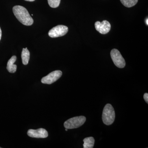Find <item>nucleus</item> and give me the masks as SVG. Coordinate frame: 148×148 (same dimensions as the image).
Wrapping results in <instances>:
<instances>
[{"mask_svg": "<svg viewBox=\"0 0 148 148\" xmlns=\"http://www.w3.org/2000/svg\"><path fill=\"white\" fill-rule=\"evenodd\" d=\"M13 12L16 18L24 25L31 26L34 23V19L30 16L27 9L24 7L14 6L13 8Z\"/></svg>", "mask_w": 148, "mask_h": 148, "instance_id": "nucleus-1", "label": "nucleus"}, {"mask_svg": "<svg viewBox=\"0 0 148 148\" xmlns=\"http://www.w3.org/2000/svg\"><path fill=\"white\" fill-rule=\"evenodd\" d=\"M115 118L114 110L112 106L107 104L103 109L102 119L103 123L107 125H110L113 123Z\"/></svg>", "mask_w": 148, "mask_h": 148, "instance_id": "nucleus-2", "label": "nucleus"}, {"mask_svg": "<svg viewBox=\"0 0 148 148\" xmlns=\"http://www.w3.org/2000/svg\"><path fill=\"white\" fill-rule=\"evenodd\" d=\"M86 121V118L82 116L74 117L64 122V127L68 129L78 128L84 124Z\"/></svg>", "mask_w": 148, "mask_h": 148, "instance_id": "nucleus-3", "label": "nucleus"}, {"mask_svg": "<svg viewBox=\"0 0 148 148\" xmlns=\"http://www.w3.org/2000/svg\"><path fill=\"white\" fill-rule=\"evenodd\" d=\"M111 56L114 64L118 68L122 69L125 66V62L119 51L114 49L111 51Z\"/></svg>", "mask_w": 148, "mask_h": 148, "instance_id": "nucleus-4", "label": "nucleus"}, {"mask_svg": "<svg viewBox=\"0 0 148 148\" xmlns=\"http://www.w3.org/2000/svg\"><path fill=\"white\" fill-rule=\"evenodd\" d=\"M69 31L68 27L64 25H58L51 29L48 35L51 38H55L63 36L67 34Z\"/></svg>", "mask_w": 148, "mask_h": 148, "instance_id": "nucleus-5", "label": "nucleus"}, {"mask_svg": "<svg viewBox=\"0 0 148 148\" xmlns=\"http://www.w3.org/2000/svg\"><path fill=\"white\" fill-rule=\"evenodd\" d=\"M62 75V72L60 71H55L51 72L46 76L43 77L41 82L44 84H51L59 79Z\"/></svg>", "mask_w": 148, "mask_h": 148, "instance_id": "nucleus-6", "label": "nucleus"}, {"mask_svg": "<svg viewBox=\"0 0 148 148\" xmlns=\"http://www.w3.org/2000/svg\"><path fill=\"white\" fill-rule=\"evenodd\" d=\"M95 29L102 34H108L111 29V25L110 22L106 20H104L102 22L96 21L95 24Z\"/></svg>", "mask_w": 148, "mask_h": 148, "instance_id": "nucleus-7", "label": "nucleus"}, {"mask_svg": "<svg viewBox=\"0 0 148 148\" xmlns=\"http://www.w3.org/2000/svg\"><path fill=\"white\" fill-rule=\"evenodd\" d=\"M27 135L31 138H45L48 136V133L45 129L40 128L37 130L29 129Z\"/></svg>", "mask_w": 148, "mask_h": 148, "instance_id": "nucleus-8", "label": "nucleus"}, {"mask_svg": "<svg viewBox=\"0 0 148 148\" xmlns=\"http://www.w3.org/2000/svg\"><path fill=\"white\" fill-rule=\"evenodd\" d=\"M16 60V57L15 56H13L9 60L7 63V69L9 73H13L16 71L17 66L14 64Z\"/></svg>", "mask_w": 148, "mask_h": 148, "instance_id": "nucleus-9", "label": "nucleus"}, {"mask_svg": "<svg viewBox=\"0 0 148 148\" xmlns=\"http://www.w3.org/2000/svg\"><path fill=\"white\" fill-rule=\"evenodd\" d=\"M30 52L27 49V48H23L21 52V58H22V63L24 65H27L29 63L30 59Z\"/></svg>", "mask_w": 148, "mask_h": 148, "instance_id": "nucleus-10", "label": "nucleus"}, {"mask_svg": "<svg viewBox=\"0 0 148 148\" xmlns=\"http://www.w3.org/2000/svg\"><path fill=\"white\" fill-rule=\"evenodd\" d=\"M83 147L84 148H92L94 147L95 140L93 137H90L85 138L83 140Z\"/></svg>", "mask_w": 148, "mask_h": 148, "instance_id": "nucleus-11", "label": "nucleus"}, {"mask_svg": "<svg viewBox=\"0 0 148 148\" xmlns=\"http://www.w3.org/2000/svg\"><path fill=\"white\" fill-rule=\"evenodd\" d=\"M138 0H120L122 4L127 8L134 6L138 3Z\"/></svg>", "mask_w": 148, "mask_h": 148, "instance_id": "nucleus-12", "label": "nucleus"}, {"mask_svg": "<svg viewBox=\"0 0 148 148\" xmlns=\"http://www.w3.org/2000/svg\"><path fill=\"white\" fill-rule=\"evenodd\" d=\"M49 5L52 8H56L60 5L61 0H47Z\"/></svg>", "mask_w": 148, "mask_h": 148, "instance_id": "nucleus-13", "label": "nucleus"}, {"mask_svg": "<svg viewBox=\"0 0 148 148\" xmlns=\"http://www.w3.org/2000/svg\"><path fill=\"white\" fill-rule=\"evenodd\" d=\"M144 98L145 101L146 103H148V93H145L144 95Z\"/></svg>", "mask_w": 148, "mask_h": 148, "instance_id": "nucleus-14", "label": "nucleus"}, {"mask_svg": "<svg viewBox=\"0 0 148 148\" xmlns=\"http://www.w3.org/2000/svg\"><path fill=\"white\" fill-rule=\"evenodd\" d=\"M2 36V32L1 30V27H0V40H1V38Z\"/></svg>", "mask_w": 148, "mask_h": 148, "instance_id": "nucleus-15", "label": "nucleus"}, {"mask_svg": "<svg viewBox=\"0 0 148 148\" xmlns=\"http://www.w3.org/2000/svg\"><path fill=\"white\" fill-rule=\"evenodd\" d=\"M25 1H27L32 2L34 1H35V0H25Z\"/></svg>", "mask_w": 148, "mask_h": 148, "instance_id": "nucleus-16", "label": "nucleus"}, {"mask_svg": "<svg viewBox=\"0 0 148 148\" xmlns=\"http://www.w3.org/2000/svg\"><path fill=\"white\" fill-rule=\"evenodd\" d=\"M148 18H147V19H146V24H147V25H148Z\"/></svg>", "mask_w": 148, "mask_h": 148, "instance_id": "nucleus-17", "label": "nucleus"}, {"mask_svg": "<svg viewBox=\"0 0 148 148\" xmlns=\"http://www.w3.org/2000/svg\"><path fill=\"white\" fill-rule=\"evenodd\" d=\"M68 129H67V128H66V131H68Z\"/></svg>", "mask_w": 148, "mask_h": 148, "instance_id": "nucleus-18", "label": "nucleus"}, {"mask_svg": "<svg viewBox=\"0 0 148 148\" xmlns=\"http://www.w3.org/2000/svg\"><path fill=\"white\" fill-rule=\"evenodd\" d=\"M0 148H1V147H0Z\"/></svg>", "mask_w": 148, "mask_h": 148, "instance_id": "nucleus-19", "label": "nucleus"}]
</instances>
